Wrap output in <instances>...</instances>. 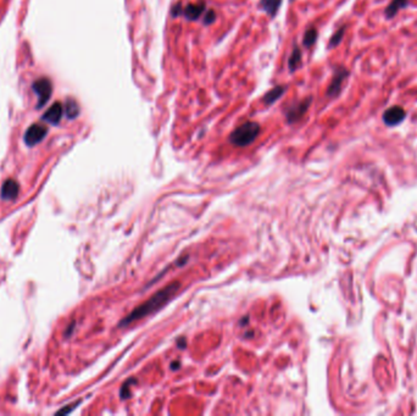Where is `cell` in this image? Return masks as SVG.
Wrapping results in <instances>:
<instances>
[{"label": "cell", "instance_id": "5bb4252c", "mask_svg": "<svg viewBox=\"0 0 417 416\" xmlns=\"http://www.w3.org/2000/svg\"><path fill=\"white\" fill-rule=\"evenodd\" d=\"M409 5V0H393L386 9V17L392 19L399 13V10L406 8Z\"/></svg>", "mask_w": 417, "mask_h": 416}, {"label": "cell", "instance_id": "5b68a950", "mask_svg": "<svg viewBox=\"0 0 417 416\" xmlns=\"http://www.w3.org/2000/svg\"><path fill=\"white\" fill-rule=\"evenodd\" d=\"M349 76V71L345 70L344 67H338L335 71V75H333L332 81H330V85L328 86V89H327V97L328 98H336L341 93L342 87H343V83L347 77Z\"/></svg>", "mask_w": 417, "mask_h": 416}, {"label": "cell", "instance_id": "30bf717a", "mask_svg": "<svg viewBox=\"0 0 417 416\" xmlns=\"http://www.w3.org/2000/svg\"><path fill=\"white\" fill-rule=\"evenodd\" d=\"M206 9V4L204 0H199V2L193 3V4H188L186 8H183V16L189 21H195L201 16L202 13Z\"/></svg>", "mask_w": 417, "mask_h": 416}, {"label": "cell", "instance_id": "7a4b0ae2", "mask_svg": "<svg viewBox=\"0 0 417 416\" xmlns=\"http://www.w3.org/2000/svg\"><path fill=\"white\" fill-rule=\"evenodd\" d=\"M260 124L258 122L248 121V122H244L240 126H238L231 133L229 142L233 145H237V147H246V145L252 144L258 138V136L260 135Z\"/></svg>", "mask_w": 417, "mask_h": 416}, {"label": "cell", "instance_id": "2e32d148", "mask_svg": "<svg viewBox=\"0 0 417 416\" xmlns=\"http://www.w3.org/2000/svg\"><path fill=\"white\" fill-rule=\"evenodd\" d=\"M316 39H317V31H316V28L312 27V28H309L308 31L305 32V34H304V38H303V43L306 48H310V47H312L315 43H316Z\"/></svg>", "mask_w": 417, "mask_h": 416}, {"label": "cell", "instance_id": "4fadbf2b", "mask_svg": "<svg viewBox=\"0 0 417 416\" xmlns=\"http://www.w3.org/2000/svg\"><path fill=\"white\" fill-rule=\"evenodd\" d=\"M282 0H260V8L271 17H275L281 8Z\"/></svg>", "mask_w": 417, "mask_h": 416}, {"label": "cell", "instance_id": "d6986e66", "mask_svg": "<svg viewBox=\"0 0 417 416\" xmlns=\"http://www.w3.org/2000/svg\"><path fill=\"white\" fill-rule=\"evenodd\" d=\"M182 14H183V7H182L181 3H176V4L171 9V15L174 17H176V16H178V15H182Z\"/></svg>", "mask_w": 417, "mask_h": 416}, {"label": "cell", "instance_id": "9a60e30c", "mask_svg": "<svg viewBox=\"0 0 417 416\" xmlns=\"http://www.w3.org/2000/svg\"><path fill=\"white\" fill-rule=\"evenodd\" d=\"M300 65H302V52H300V49L298 47H296L291 55L289 56V60H288V67H289L290 72H294V71L299 68Z\"/></svg>", "mask_w": 417, "mask_h": 416}, {"label": "cell", "instance_id": "6da1fadb", "mask_svg": "<svg viewBox=\"0 0 417 416\" xmlns=\"http://www.w3.org/2000/svg\"><path fill=\"white\" fill-rule=\"evenodd\" d=\"M180 287H181V283L177 281L172 282V283H170L166 287H163L162 289L159 290V292H156L154 296H151L147 302H144L142 305L137 307L130 315H127V316L120 322V326L123 327V326L130 325V323L135 322V321L137 320H141L143 319V317L147 316V315L153 314L154 311L161 309L163 305L168 304L170 300H171L172 297L178 292Z\"/></svg>", "mask_w": 417, "mask_h": 416}, {"label": "cell", "instance_id": "ba28073f", "mask_svg": "<svg viewBox=\"0 0 417 416\" xmlns=\"http://www.w3.org/2000/svg\"><path fill=\"white\" fill-rule=\"evenodd\" d=\"M405 116H406V112L401 106H390L383 112V121L387 126L394 127L403 122Z\"/></svg>", "mask_w": 417, "mask_h": 416}, {"label": "cell", "instance_id": "9c48e42d", "mask_svg": "<svg viewBox=\"0 0 417 416\" xmlns=\"http://www.w3.org/2000/svg\"><path fill=\"white\" fill-rule=\"evenodd\" d=\"M20 191V186L14 178H9V180L5 181L2 186V199L3 200H9L13 201L17 198Z\"/></svg>", "mask_w": 417, "mask_h": 416}, {"label": "cell", "instance_id": "277c9868", "mask_svg": "<svg viewBox=\"0 0 417 416\" xmlns=\"http://www.w3.org/2000/svg\"><path fill=\"white\" fill-rule=\"evenodd\" d=\"M48 132H49V130H48V127L44 126V124L32 123L31 126L26 130L25 135H23V142H25V144L27 145V147L33 148L37 144H39L41 141H44Z\"/></svg>", "mask_w": 417, "mask_h": 416}, {"label": "cell", "instance_id": "ffe728a7", "mask_svg": "<svg viewBox=\"0 0 417 416\" xmlns=\"http://www.w3.org/2000/svg\"><path fill=\"white\" fill-rule=\"evenodd\" d=\"M290 2H293V0H290Z\"/></svg>", "mask_w": 417, "mask_h": 416}, {"label": "cell", "instance_id": "e0dca14e", "mask_svg": "<svg viewBox=\"0 0 417 416\" xmlns=\"http://www.w3.org/2000/svg\"><path fill=\"white\" fill-rule=\"evenodd\" d=\"M344 33H345V26H343V27L339 28L338 31H337L336 33L332 35V37H330L329 44H328V48H336L337 46H339V44H341L342 39H343Z\"/></svg>", "mask_w": 417, "mask_h": 416}, {"label": "cell", "instance_id": "8992f818", "mask_svg": "<svg viewBox=\"0 0 417 416\" xmlns=\"http://www.w3.org/2000/svg\"><path fill=\"white\" fill-rule=\"evenodd\" d=\"M311 98H306V99H304L302 102H299L296 104V105L291 106L290 109H288L287 114H285L288 123H294L297 122V121H299L300 118L308 112L310 105H311Z\"/></svg>", "mask_w": 417, "mask_h": 416}, {"label": "cell", "instance_id": "7c38bea8", "mask_svg": "<svg viewBox=\"0 0 417 416\" xmlns=\"http://www.w3.org/2000/svg\"><path fill=\"white\" fill-rule=\"evenodd\" d=\"M64 110L68 120H74V118L78 117L79 114H81L79 104L77 103V100H74L73 98H67Z\"/></svg>", "mask_w": 417, "mask_h": 416}, {"label": "cell", "instance_id": "52a82bcc", "mask_svg": "<svg viewBox=\"0 0 417 416\" xmlns=\"http://www.w3.org/2000/svg\"><path fill=\"white\" fill-rule=\"evenodd\" d=\"M64 111V105L60 102H56L46 110V112L40 116V120L43 122L50 123L52 126H58L60 123Z\"/></svg>", "mask_w": 417, "mask_h": 416}, {"label": "cell", "instance_id": "3957f363", "mask_svg": "<svg viewBox=\"0 0 417 416\" xmlns=\"http://www.w3.org/2000/svg\"><path fill=\"white\" fill-rule=\"evenodd\" d=\"M32 91L38 96L35 109H41L47 105L53 96V83L48 77H40L32 83Z\"/></svg>", "mask_w": 417, "mask_h": 416}, {"label": "cell", "instance_id": "8fae6325", "mask_svg": "<svg viewBox=\"0 0 417 416\" xmlns=\"http://www.w3.org/2000/svg\"><path fill=\"white\" fill-rule=\"evenodd\" d=\"M285 91H287V88H285L284 86H277V87L272 88L270 92H267V93L265 94L263 98V103L267 106L272 105L273 103H276L277 100L285 93Z\"/></svg>", "mask_w": 417, "mask_h": 416}, {"label": "cell", "instance_id": "ac0fdd59", "mask_svg": "<svg viewBox=\"0 0 417 416\" xmlns=\"http://www.w3.org/2000/svg\"><path fill=\"white\" fill-rule=\"evenodd\" d=\"M215 20H216V13L214 10H209V11H206V14H205V16H204V25H211V23H214L215 22Z\"/></svg>", "mask_w": 417, "mask_h": 416}]
</instances>
